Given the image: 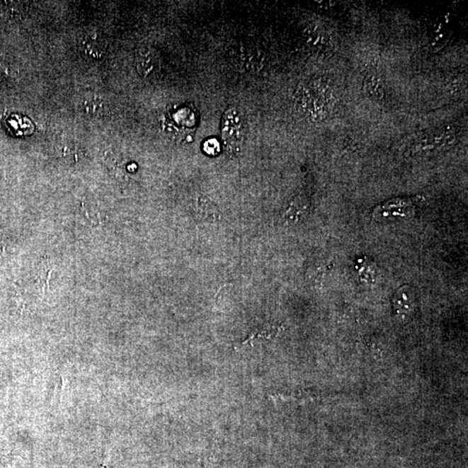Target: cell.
Here are the masks:
<instances>
[{"instance_id":"obj_4","label":"cell","mask_w":468,"mask_h":468,"mask_svg":"<svg viewBox=\"0 0 468 468\" xmlns=\"http://www.w3.org/2000/svg\"><path fill=\"white\" fill-rule=\"evenodd\" d=\"M193 211V215L200 222L215 223L220 219L218 207L206 198H200L197 200Z\"/></svg>"},{"instance_id":"obj_1","label":"cell","mask_w":468,"mask_h":468,"mask_svg":"<svg viewBox=\"0 0 468 468\" xmlns=\"http://www.w3.org/2000/svg\"><path fill=\"white\" fill-rule=\"evenodd\" d=\"M220 132L226 156L230 158L241 156L245 145L246 123L242 112L237 107H229L224 112Z\"/></svg>"},{"instance_id":"obj_5","label":"cell","mask_w":468,"mask_h":468,"mask_svg":"<svg viewBox=\"0 0 468 468\" xmlns=\"http://www.w3.org/2000/svg\"><path fill=\"white\" fill-rule=\"evenodd\" d=\"M282 330H283V328L278 326H270L263 328L261 330H255L251 332V334L244 341L236 344L235 349L241 350L244 347L249 346H253L254 343L259 341V340L275 338V336L280 333Z\"/></svg>"},{"instance_id":"obj_3","label":"cell","mask_w":468,"mask_h":468,"mask_svg":"<svg viewBox=\"0 0 468 468\" xmlns=\"http://www.w3.org/2000/svg\"><path fill=\"white\" fill-rule=\"evenodd\" d=\"M309 212V203L304 198H296L290 202L282 215V219L288 225H295L307 217Z\"/></svg>"},{"instance_id":"obj_2","label":"cell","mask_w":468,"mask_h":468,"mask_svg":"<svg viewBox=\"0 0 468 468\" xmlns=\"http://www.w3.org/2000/svg\"><path fill=\"white\" fill-rule=\"evenodd\" d=\"M4 127L13 137H28L35 130L33 122L25 115L11 114L4 119Z\"/></svg>"},{"instance_id":"obj_6","label":"cell","mask_w":468,"mask_h":468,"mask_svg":"<svg viewBox=\"0 0 468 468\" xmlns=\"http://www.w3.org/2000/svg\"><path fill=\"white\" fill-rule=\"evenodd\" d=\"M394 307L398 312H409L415 304V294L412 288L409 286L401 287L399 291L394 294Z\"/></svg>"}]
</instances>
